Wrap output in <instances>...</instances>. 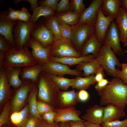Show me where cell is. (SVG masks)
Returning <instances> with one entry per match:
<instances>
[{
    "instance_id": "obj_56",
    "label": "cell",
    "mask_w": 127,
    "mask_h": 127,
    "mask_svg": "<svg viewBox=\"0 0 127 127\" xmlns=\"http://www.w3.org/2000/svg\"><path fill=\"white\" fill-rule=\"evenodd\" d=\"M122 70L120 71L123 74L127 75V63L121 64V67Z\"/></svg>"
},
{
    "instance_id": "obj_40",
    "label": "cell",
    "mask_w": 127,
    "mask_h": 127,
    "mask_svg": "<svg viewBox=\"0 0 127 127\" xmlns=\"http://www.w3.org/2000/svg\"><path fill=\"white\" fill-rule=\"evenodd\" d=\"M9 106L6 104L0 116V127H2L7 122L9 111Z\"/></svg>"
},
{
    "instance_id": "obj_19",
    "label": "cell",
    "mask_w": 127,
    "mask_h": 127,
    "mask_svg": "<svg viewBox=\"0 0 127 127\" xmlns=\"http://www.w3.org/2000/svg\"><path fill=\"white\" fill-rule=\"evenodd\" d=\"M126 115L124 109L115 105L109 104L104 108L103 123L119 120Z\"/></svg>"
},
{
    "instance_id": "obj_51",
    "label": "cell",
    "mask_w": 127,
    "mask_h": 127,
    "mask_svg": "<svg viewBox=\"0 0 127 127\" xmlns=\"http://www.w3.org/2000/svg\"><path fill=\"white\" fill-rule=\"evenodd\" d=\"M60 123L55 122L49 123L44 119H41L37 127H57L60 125Z\"/></svg>"
},
{
    "instance_id": "obj_15",
    "label": "cell",
    "mask_w": 127,
    "mask_h": 127,
    "mask_svg": "<svg viewBox=\"0 0 127 127\" xmlns=\"http://www.w3.org/2000/svg\"><path fill=\"white\" fill-rule=\"evenodd\" d=\"M6 15V11L0 12V35L4 37L12 47H15L16 44L12 30L16 22L8 19Z\"/></svg>"
},
{
    "instance_id": "obj_38",
    "label": "cell",
    "mask_w": 127,
    "mask_h": 127,
    "mask_svg": "<svg viewBox=\"0 0 127 127\" xmlns=\"http://www.w3.org/2000/svg\"><path fill=\"white\" fill-rule=\"evenodd\" d=\"M37 106L38 112L40 115L55 110L48 103L44 102L37 101Z\"/></svg>"
},
{
    "instance_id": "obj_18",
    "label": "cell",
    "mask_w": 127,
    "mask_h": 127,
    "mask_svg": "<svg viewBox=\"0 0 127 127\" xmlns=\"http://www.w3.org/2000/svg\"><path fill=\"white\" fill-rule=\"evenodd\" d=\"M104 108L95 104L87 109L86 113L81 118L85 121L101 125L103 123Z\"/></svg>"
},
{
    "instance_id": "obj_50",
    "label": "cell",
    "mask_w": 127,
    "mask_h": 127,
    "mask_svg": "<svg viewBox=\"0 0 127 127\" xmlns=\"http://www.w3.org/2000/svg\"><path fill=\"white\" fill-rule=\"evenodd\" d=\"M41 119H37L33 117L28 119L24 127H37Z\"/></svg>"
},
{
    "instance_id": "obj_28",
    "label": "cell",
    "mask_w": 127,
    "mask_h": 127,
    "mask_svg": "<svg viewBox=\"0 0 127 127\" xmlns=\"http://www.w3.org/2000/svg\"><path fill=\"white\" fill-rule=\"evenodd\" d=\"M30 20V22L35 24L39 18L43 16L46 18L54 15L55 11L44 6H40L34 9Z\"/></svg>"
},
{
    "instance_id": "obj_54",
    "label": "cell",
    "mask_w": 127,
    "mask_h": 127,
    "mask_svg": "<svg viewBox=\"0 0 127 127\" xmlns=\"http://www.w3.org/2000/svg\"><path fill=\"white\" fill-rule=\"evenodd\" d=\"M29 2L30 5V9L31 10L33 11L34 9L39 6L38 5L37 0H24Z\"/></svg>"
},
{
    "instance_id": "obj_22",
    "label": "cell",
    "mask_w": 127,
    "mask_h": 127,
    "mask_svg": "<svg viewBox=\"0 0 127 127\" xmlns=\"http://www.w3.org/2000/svg\"><path fill=\"white\" fill-rule=\"evenodd\" d=\"M95 58L93 55L91 54L79 57H69L59 58L52 56L50 61L60 63L67 65L72 66L78 65L83 62L92 61Z\"/></svg>"
},
{
    "instance_id": "obj_23",
    "label": "cell",
    "mask_w": 127,
    "mask_h": 127,
    "mask_svg": "<svg viewBox=\"0 0 127 127\" xmlns=\"http://www.w3.org/2000/svg\"><path fill=\"white\" fill-rule=\"evenodd\" d=\"M43 71L42 65L38 64L32 66L22 68L20 77L22 80H28L36 82Z\"/></svg>"
},
{
    "instance_id": "obj_12",
    "label": "cell",
    "mask_w": 127,
    "mask_h": 127,
    "mask_svg": "<svg viewBox=\"0 0 127 127\" xmlns=\"http://www.w3.org/2000/svg\"><path fill=\"white\" fill-rule=\"evenodd\" d=\"M115 19L109 16H105L102 13L101 6L99 9L96 22L95 33L99 41L103 44L106 34L112 21Z\"/></svg>"
},
{
    "instance_id": "obj_47",
    "label": "cell",
    "mask_w": 127,
    "mask_h": 127,
    "mask_svg": "<svg viewBox=\"0 0 127 127\" xmlns=\"http://www.w3.org/2000/svg\"><path fill=\"white\" fill-rule=\"evenodd\" d=\"M28 107L26 106L20 111L21 117L22 127H24L28 119Z\"/></svg>"
},
{
    "instance_id": "obj_5",
    "label": "cell",
    "mask_w": 127,
    "mask_h": 127,
    "mask_svg": "<svg viewBox=\"0 0 127 127\" xmlns=\"http://www.w3.org/2000/svg\"><path fill=\"white\" fill-rule=\"evenodd\" d=\"M71 42L78 52L81 51L85 43L95 32V25L91 24H76L71 26Z\"/></svg>"
},
{
    "instance_id": "obj_36",
    "label": "cell",
    "mask_w": 127,
    "mask_h": 127,
    "mask_svg": "<svg viewBox=\"0 0 127 127\" xmlns=\"http://www.w3.org/2000/svg\"><path fill=\"white\" fill-rule=\"evenodd\" d=\"M70 3L69 0H61L59 2L56 11L57 13L69 11Z\"/></svg>"
},
{
    "instance_id": "obj_30",
    "label": "cell",
    "mask_w": 127,
    "mask_h": 127,
    "mask_svg": "<svg viewBox=\"0 0 127 127\" xmlns=\"http://www.w3.org/2000/svg\"><path fill=\"white\" fill-rule=\"evenodd\" d=\"M95 76L93 74L84 77L78 76L75 78L74 83L71 87L72 88L80 90L88 88L90 85L96 83L95 79Z\"/></svg>"
},
{
    "instance_id": "obj_31",
    "label": "cell",
    "mask_w": 127,
    "mask_h": 127,
    "mask_svg": "<svg viewBox=\"0 0 127 127\" xmlns=\"http://www.w3.org/2000/svg\"><path fill=\"white\" fill-rule=\"evenodd\" d=\"M9 84L6 75L5 68L0 69V103L1 104L10 91Z\"/></svg>"
},
{
    "instance_id": "obj_58",
    "label": "cell",
    "mask_w": 127,
    "mask_h": 127,
    "mask_svg": "<svg viewBox=\"0 0 127 127\" xmlns=\"http://www.w3.org/2000/svg\"><path fill=\"white\" fill-rule=\"evenodd\" d=\"M121 7L127 13V0H120Z\"/></svg>"
},
{
    "instance_id": "obj_35",
    "label": "cell",
    "mask_w": 127,
    "mask_h": 127,
    "mask_svg": "<svg viewBox=\"0 0 127 127\" xmlns=\"http://www.w3.org/2000/svg\"><path fill=\"white\" fill-rule=\"evenodd\" d=\"M60 32L62 39L71 42V26L64 23H59Z\"/></svg>"
},
{
    "instance_id": "obj_39",
    "label": "cell",
    "mask_w": 127,
    "mask_h": 127,
    "mask_svg": "<svg viewBox=\"0 0 127 127\" xmlns=\"http://www.w3.org/2000/svg\"><path fill=\"white\" fill-rule=\"evenodd\" d=\"M32 15L28 12L27 8H22L20 10L18 17V20L25 23L30 22Z\"/></svg>"
},
{
    "instance_id": "obj_42",
    "label": "cell",
    "mask_w": 127,
    "mask_h": 127,
    "mask_svg": "<svg viewBox=\"0 0 127 127\" xmlns=\"http://www.w3.org/2000/svg\"><path fill=\"white\" fill-rule=\"evenodd\" d=\"M20 10H16L10 8L6 11V16L10 20L16 22L18 20L19 13Z\"/></svg>"
},
{
    "instance_id": "obj_52",
    "label": "cell",
    "mask_w": 127,
    "mask_h": 127,
    "mask_svg": "<svg viewBox=\"0 0 127 127\" xmlns=\"http://www.w3.org/2000/svg\"><path fill=\"white\" fill-rule=\"evenodd\" d=\"M84 120L70 121L69 122L70 127H85L84 125Z\"/></svg>"
},
{
    "instance_id": "obj_49",
    "label": "cell",
    "mask_w": 127,
    "mask_h": 127,
    "mask_svg": "<svg viewBox=\"0 0 127 127\" xmlns=\"http://www.w3.org/2000/svg\"><path fill=\"white\" fill-rule=\"evenodd\" d=\"M109 81L106 79H104L97 82L95 88L98 92L100 91L109 83Z\"/></svg>"
},
{
    "instance_id": "obj_53",
    "label": "cell",
    "mask_w": 127,
    "mask_h": 127,
    "mask_svg": "<svg viewBox=\"0 0 127 127\" xmlns=\"http://www.w3.org/2000/svg\"><path fill=\"white\" fill-rule=\"evenodd\" d=\"M116 77H118L121 79L123 82L125 84H127V75L123 74L118 68H116Z\"/></svg>"
},
{
    "instance_id": "obj_6",
    "label": "cell",
    "mask_w": 127,
    "mask_h": 127,
    "mask_svg": "<svg viewBox=\"0 0 127 127\" xmlns=\"http://www.w3.org/2000/svg\"><path fill=\"white\" fill-rule=\"evenodd\" d=\"M17 21L13 37L16 48L20 50L31 38V32L35 24L30 22L25 23L19 20Z\"/></svg>"
},
{
    "instance_id": "obj_9",
    "label": "cell",
    "mask_w": 127,
    "mask_h": 127,
    "mask_svg": "<svg viewBox=\"0 0 127 127\" xmlns=\"http://www.w3.org/2000/svg\"><path fill=\"white\" fill-rule=\"evenodd\" d=\"M71 42L61 39L54 42L52 46L51 56L59 58L81 56Z\"/></svg>"
},
{
    "instance_id": "obj_25",
    "label": "cell",
    "mask_w": 127,
    "mask_h": 127,
    "mask_svg": "<svg viewBox=\"0 0 127 127\" xmlns=\"http://www.w3.org/2000/svg\"><path fill=\"white\" fill-rule=\"evenodd\" d=\"M100 65L99 60L95 58L92 61L80 63L77 66L76 69L79 71H83V75L87 77L95 74L98 67Z\"/></svg>"
},
{
    "instance_id": "obj_43",
    "label": "cell",
    "mask_w": 127,
    "mask_h": 127,
    "mask_svg": "<svg viewBox=\"0 0 127 127\" xmlns=\"http://www.w3.org/2000/svg\"><path fill=\"white\" fill-rule=\"evenodd\" d=\"M12 48L4 37L0 35V52L5 53Z\"/></svg>"
},
{
    "instance_id": "obj_13",
    "label": "cell",
    "mask_w": 127,
    "mask_h": 127,
    "mask_svg": "<svg viewBox=\"0 0 127 127\" xmlns=\"http://www.w3.org/2000/svg\"><path fill=\"white\" fill-rule=\"evenodd\" d=\"M103 0H93L88 7L80 15L77 25L85 24H95L98 11L101 6Z\"/></svg>"
},
{
    "instance_id": "obj_17",
    "label": "cell",
    "mask_w": 127,
    "mask_h": 127,
    "mask_svg": "<svg viewBox=\"0 0 127 127\" xmlns=\"http://www.w3.org/2000/svg\"><path fill=\"white\" fill-rule=\"evenodd\" d=\"M102 44L99 41L94 33L83 45L80 53L81 56H84L91 54L96 58Z\"/></svg>"
},
{
    "instance_id": "obj_33",
    "label": "cell",
    "mask_w": 127,
    "mask_h": 127,
    "mask_svg": "<svg viewBox=\"0 0 127 127\" xmlns=\"http://www.w3.org/2000/svg\"><path fill=\"white\" fill-rule=\"evenodd\" d=\"M38 89L33 87L30 91L29 99V108L31 114L33 117L38 120L41 119V117L39 113L37 108L36 97Z\"/></svg>"
},
{
    "instance_id": "obj_59",
    "label": "cell",
    "mask_w": 127,
    "mask_h": 127,
    "mask_svg": "<svg viewBox=\"0 0 127 127\" xmlns=\"http://www.w3.org/2000/svg\"><path fill=\"white\" fill-rule=\"evenodd\" d=\"M59 127H70L69 122L60 123Z\"/></svg>"
},
{
    "instance_id": "obj_7",
    "label": "cell",
    "mask_w": 127,
    "mask_h": 127,
    "mask_svg": "<svg viewBox=\"0 0 127 127\" xmlns=\"http://www.w3.org/2000/svg\"><path fill=\"white\" fill-rule=\"evenodd\" d=\"M120 41L119 28L114 20L107 30L103 44L109 47L117 55L124 56L125 53L121 47Z\"/></svg>"
},
{
    "instance_id": "obj_3",
    "label": "cell",
    "mask_w": 127,
    "mask_h": 127,
    "mask_svg": "<svg viewBox=\"0 0 127 127\" xmlns=\"http://www.w3.org/2000/svg\"><path fill=\"white\" fill-rule=\"evenodd\" d=\"M38 95L39 98L47 103L51 102L53 97L60 102L61 91L50 78L48 73L43 71L39 77Z\"/></svg>"
},
{
    "instance_id": "obj_57",
    "label": "cell",
    "mask_w": 127,
    "mask_h": 127,
    "mask_svg": "<svg viewBox=\"0 0 127 127\" xmlns=\"http://www.w3.org/2000/svg\"><path fill=\"white\" fill-rule=\"evenodd\" d=\"M5 53L0 52V69L3 67V64L4 62Z\"/></svg>"
},
{
    "instance_id": "obj_26",
    "label": "cell",
    "mask_w": 127,
    "mask_h": 127,
    "mask_svg": "<svg viewBox=\"0 0 127 127\" xmlns=\"http://www.w3.org/2000/svg\"><path fill=\"white\" fill-rule=\"evenodd\" d=\"M80 15L71 11L55 15L59 23H64L71 26L77 24Z\"/></svg>"
},
{
    "instance_id": "obj_34",
    "label": "cell",
    "mask_w": 127,
    "mask_h": 127,
    "mask_svg": "<svg viewBox=\"0 0 127 127\" xmlns=\"http://www.w3.org/2000/svg\"><path fill=\"white\" fill-rule=\"evenodd\" d=\"M71 11L80 15L86 9L83 0H71L70 2Z\"/></svg>"
},
{
    "instance_id": "obj_55",
    "label": "cell",
    "mask_w": 127,
    "mask_h": 127,
    "mask_svg": "<svg viewBox=\"0 0 127 127\" xmlns=\"http://www.w3.org/2000/svg\"><path fill=\"white\" fill-rule=\"evenodd\" d=\"M84 125L85 127H103L101 124L93 123L88 121H85Z\"/></svg>"
},
{
    "instance_id": "obj_45",
    "label": "cell",
    "mask_w": 127,
    "mask_h": 127,
    "mask_svg": "<svg viewBox=\"0 0 127 127\" xmlns=\"http://www.w3.org/2000/svg\"><path fill=\"white\" fill-rule=\"evenodd\" d=\"M104 71L103 68L100 65L98 67L95 74V75L94 77L96 82L97 83L104 79L105 77Z\"/></svg>"
},
{
    "instance_id": "obj_41",
    "label": "cell",
    "mask_w": 127,
    "mask_h": 127,
    "mask_svg": "<svg viewBox=\"0 0 127 127\" xmlns=\"http://www.w3.org/2000/svg\"><path fill=\"white\" fill-rule=\"evenodd\" d=\"M59 0H44L38 1L40 6H44L56 11Z\"/></svg>"
},
{
    "instance_id": "obj_60",
    "label": "cell",
    "mask_w": 127,
    "mask_h": 127,
    "mask_svg": "<svg viewBox=\"0 0 127 127\" xmlns=\"http://www.w3.org/2000/svg\"><path fill=\"white\" fill-rule=\"evenodd\" d=\"M125 47H127V43Z\"/></svg>"
},
{
    "instance_id": "obj_62",
    "label": "cell",
    "mask_w": 127,
    "mask_h": 127,
    "mask_svg": "<svg viewBox=\"0 0 127 127\" xmlns=\"http://www.w3.org/2000/svg\"></svg>"
},
{
    "instance_id": "obj_8",
    "label": "cell",
    "mask_w": 127,
    "mask_h": 127,
    "mask_svg": "<svg viewBox=\"0 0 127 127\" xmlns=\"http://www.w3.org/2000/svg\"><path fill=\"white\" fill-rule=\"evenodd\" d=\"M27 43L32 49L33 56L38 64L43 65L50 61L52 45L44 47L39 42L31 38Z\"/></svg>"
},
{
    "instance_id": "obj_32",
    "label": "cell",
    "mask_w": 127,
    "mask_h": 127,
    "mask_svg": "<svg viewBox=\"0 0 127 127\" xmlns=\"http://www.w3.org/2000/svg\"><path fill=\"white\" fill-rule=\"evenodd\" d=\"M51 79L60 89L66 90L70 87H72L75 79H69L48 73Z\"/></svg>"
},
{
    "instance_id": "obj_1",
    "label": "cell",
    "mask_w": 127,
    "mask_h": 127,
    "mask_svg": "<svg viewBox=\"0 0 127 127\" xmlns=\"http://www.w3.org/2000/svg\"><path fill=\"white\" fill-rule=\"evenodd\" d=\"M98 93L101 105L113 104L123 109L127 105V84L119 77L111 79L109 84Z\"/></svg>"
},
{
    "instance_id": "obj_20",
    "label": "cell",
    "mask_w": 127,
    "mask_h": 127,
    "mask_svg": "<svg viewBox=\"0 0 127 127\" xmlns=\"http://www.w3.org/2000/svg\"><path fill=\"white\" fill-rule=\"evenodd\" d=\"M115 21L119 30L120 41L125 47L127 43V13L122 7Z\"/></svg>"
},
{
    "instance_id": "obj_16",
    "label": "cell",
    "mask_w": 127,
    "mask_h": 127,
    "mask_svg": "<svg viewBox=\"0 0 127 127\" xmlns=\"http://www.w3.org/2000/svg\"><path fill=\"white\" fill-rule=\"evenodd\" d=\"M25 80L16 91L14 96L12 105V110L14 111H17L21 107L25 101L29 92L33 87L29 82L30 80Z\"/></svg>"
},
{
    "instance_id": "obj_29",
    "label": "cell",
    "mask_w": 127,
    "mask_h": 127,
    "mask_svg": "<svg viewBox=\"0 0 127 127\" xmlns=\"http://www.w3.org/2000/svg\"><path fill=\"white\" fill-rule=\"evenodd\" d=\"M47 27L50 30L53 36L54 42L62 39L61 35L59 23L55 15L46 18L44 22Z\"/></svg>"
},
{
    "instance_id": "obj_4",
    "label": "cell",
    "mask_w": 127,
    "mask_h": 127,
    "mask_svg": "<svg viewBox=\"0 0 127 127\" xmlns=\"http://www.w3.org/2000/svg\"><path fill=\"white\" fill-rule=\"evenodd\" d=\"M96 58L107 74L114 77H116L115 67H121V64L110 48L103 44Z\"/></svg>"
},
{
    "instance_id": "obj_37",
    "label": "cell",
    "mask_w": 127,
    "mask_h": 127,
    "mask_svg": "<svg viewBox=\"0 0 127 127\" xmlns=\"http://www.w3.org/2000/svg\"><path fill=\"white\" fill-rule=\"evenodd\" d=\"M101 125L103 127H127V117L122 121L118 120L103 123Z\"/></svg>"
},
{
    "instance_id": "obj_14",
    "label": "cell",
    "mask_w": 127,
    "mask_h": 127,
    "mask_svg": "<svg viewBox=\"0 0 127 127\" xmlns=\"http://www.w3.org/2000/svg\"><path fill=\"white\" fill-rule=\"evenodd\" d=\"M55 111L56 112L54 119L55 122L61 123L84 120L79 117L80 111L73 106L58 108Z\"/></svg>"
},
{
    "instance_id": "obj_44",
    "label": "cell",
    "mask_w": 127,
    "mask_h": 127,
    "mask_svg": "<svg viewBox=\"0 0 127 127\" xmlns=\"http://www.w3.org/2000/svg\"><path fill=\"white\" fill-rule=\"evenodd\" d=\"M12 123L18 127H22L21 117L19 112H16L13 113L11 117Z\"/></svg>"
},
{
    "instance_id": "obj_46",
    "label": "cell",
    "mask_w": 127,
    "mask_h": 127,
    "mask_svg": "<svg viewBox=\"0 0 127 127\" xmlns=\"http://www.w3.org/2000/svg\"><path fill=\"white\" fill-rule=\"evenodd\" d=\"M56 115V112L55 111H50L43 114V117L48 123H52L54 122V118Z\"/></svg>"
},
{
    "instance_id": "obj_2",
    "label": "cell",
    "mask_w": 127,
    "mask_h": 127,
    "mask_svg": "<svg viewBox=\"0 0 127 127\" xmlns=\"http://www.w3.org/2000/svg\"><path fill=\"white\" fill-rule=\"evenodd\" d=\"M27 43L21 49L16 47L11 48L5 53L3 67L21 68L38 64L29 51Z\"/></svg>"
},
{
    "instance_id": "obj_21",
    "label": "cell",
    "mask_w": 127,
    "mask_h": 127,
    "mask_svg": "<svg viewBox=\"0 0 127 127\" xmlns=\"http://www.w3.org/2000/svg\"><path fill=\"white\" fill-rule=\"evenodd\" d=\"M101 7L104 15L111 16L115 19L121 8L120 0H103Z\"/></svg>"
},
{
    "instance_id": "obj_11",
    "label": "cell",
    "mask_w": 127,
    "mask_h": 127,
    "mask_svg": "<svg viewBox=\"0 0 127 127\" xmlns=\"http://www.w3.org/2000/svg\"><path fill=\"white\" fill-rule=\"evenodd\" d=\"M42 68L43 71L61 76L65 75L78 76L83 75L80 71L77 69H71L67 65L51 61L42 65Z\"/></svg>"
},
{
    "instance_id": "obj_10",
    "label": "cell",
    "mask_w": 127,
    "mask_h": 127,
    "mask_svg": "<svg viewBox=\"0 0 127 127\" xmlns=\"http://www.w3.org/2000/svg\"><path fill=\"white\" fill-rule=\"evenodd\" d=\"M31 38L38 41L44 47L52 46L54 42L52 34L45 22H40L35 25L31 32Z\"/></svg>"
},
{
    "instance_id": "obj_24",
    "label": "cell",
    "mask_w": 127,
    "mask_h": 127,
    "mask_svg": "<svg viewBox=\"0 0 127 127\" xmlns=\"http://www.w3.org/2000/svg\"><path fill=\"white\" fill-rule=\"evenodd\" d=\"M5 68V67H4ZM21 68H5L6 77L9 85L15 88H18L23 82L20 77L22 70Z\"/></svg>"
},
{
    "instance_id": "obj_61",
    "label": "cell",
    "mask_w": 127,
    "mask_h": 127,
    "mask_svg": "<svg viewBox=\"0 0 127 127\" xmlns=\"http://www.w3.org/2000/svg\"><path fill=\"white\" fill-rule=\"evenodd\" d=\"M60 125H59V126H58L57 127H60Z\"/></svg>"
},
{
    "instance_id": "obj_48",
    "label": "cell",
    "mask_w": 127,
    "mask_h": 127,
    "mask_svg": "<svg viewBox=\"0 0 127 127\" xmlns=\"http://www.w3.org/2000/svg\"><path fill=\"white\" fill-rule=\"evenodd\" d=\"M78 97L79 101L84 102L88 100L89 95L88 92L85 90H81L78 92Z\"/></svg>"
},
{
    "instance_id": "obj_27",
    "label": "cell",
    "mask_w": 127,
    "mask_h": 127,
    "mask_svg": "<svg viewBox=\"0 0 127 127\" xmlns=\"http://www.w3.org/2000/svg\"><path fill=\"white\" fill-rule=\"evenodd\" d=\"M78 92L74 90L61 91L60 101L61 105L67 107L72 105L78 100Z\"/></svg>"
}]
</instances>
